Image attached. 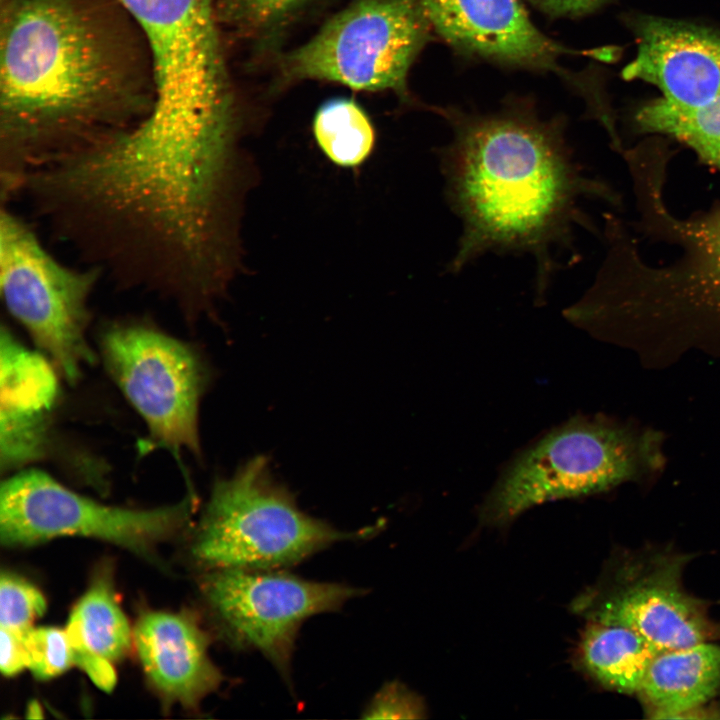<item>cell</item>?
Segmentation results:
<instances>
[{"label": "cell", "instance_id": "6da1fadb", "mask_svg": "<svg viewBox=\"0 0 720 720\" xmlns=\"http://www.w3.org/2000/svg\"><path fill=\"white\" fill-rule=\"evenodd\" d=\"M155 96L120 0H0V197L32 170L135 125Z\"/></svg>", "mask_w": 720, "mask_h": 720}, {"label": "cell", "instance_id": "7a4b0ae2", "mask_svg": "<svg viewBox=\"0 0 720 720\" xmlns=\"http://www.w3.org/2000/svg\"><path fill=\"white\" fill-rule=\"evenodd\" d=\"M437 112L452 128L438 153L447 199L462 224L448 271L460 272L488 252L525 253L542 298L559 255L573 248L576 226L590 224L582 200L617 205V195L583 173L561 119H541L521 103L488 115Z\"/></svg>", "mask_w": 720, "mask_h": 720}, {"label": "cell", "instance_id": "3957f363", "mask_svg": "<svg viewBox=\"0 0 720 720\" xmlns=\"http://www.w3.org/2000/svg\"><path fill=\"white\" fill-rule=\"evenodd\" d=\"M624 153L639 231L680 248V254L668 264L646 263L632 235L608 216L607 253L578 301L582 317L605 335L628 329L720 332V206L677 218L663 199L664 147L643 144Z\"/></svg>", "mask_w": 720, "mask_h": 720}, {"label": "cell", "instance_id": "277c9868", "mask_svg": "<svg viewBox=\"0 0 720 720\" xmlns=\"http://www.w3.org/2000/svg\"><path fill=\"white\" fill-rule=\"evenodd\" d=\"M377 528L346 532L306 514L273 480L266 458L258 456L215 482L190 554L205 572L285 569L333 543L366 538Z\"/></svg>", "mask_w": 720, "mask_h": 720}, {"label": "cell", "instance_id": "5b68a950", "mask_svg": "<svg viewBox=\"0 0 720 720\" xmlns=\"http://www.w3.org/2000/svg\"><path fill=\"white\" fill-rule=\"evenodd\" d=\"M662 463L654 432L603 420H575L545 435L504 470L483 519L505 524L533 506L605 491Z\"/></svg>", "mask_w": 720, "mask_h": 720}, {"label": "cell", "instance_id": "8992f818", "mask_svg": "<svg viewBox=\"0 0 720 720\" xmlns=\"http://www.w3.org/2000/svg\"><path fill=\"white\" fill-rule=\"evenodd\" d=\"M102 272L73 268L43 246L32 226L2 205L0 292L9 313L27 330L62 376L75 384L97 356L87 341L89 299Z\"/></svg>", "mask_w": 720, "mask_h": 720}, {"label": "cell", "instance_id": "52a82bcc", "mask_svg": "<svg viewBox=\"0 0 720 720\" xmlns=\"http://www.w3.org/2000/svg\"><path fill=\"white\" fill-rule=\"evenodd\" d=\"M197 499L155 508L112 506L78 494L39 469L17 472L1 484L0 542L31 547L60 537H85L122 547L153 561L159 544L191 524Z\"/></svg>", "mask_w": 720, "mask_h": 720}, {"label": "cell", "instance_id": "ba28073f", "mask_svg": "<svg viewBox=\"0 0 720 720\" xmlns=\"http://www.w3.org/2000/svg\"><path fill=\"white\" fill-rule=\"evenodd\" d=\"M99 350L106 371L145 422L151 443L199 457V406L209 378L200 353L145 320L108 323Z\"/></svg>", "mask_w": 720, "mask_h": 720}, {"label": "cell", "instance_id": "9c48e42d", "mask_svg": "<svg viewBox=\"0 0 720 720\" xmlns=\"http://www.w3.org/2000/svg\"><path fill=\"white\" fill-rule=\"evenodd\" d=\"M420 0H356L285 60L294 79L407 96V75L429 39Z\"/></svg>", "mask_w": 720, "mask_h": 720}, {"label": "cell", "instance_id": "30bf717a", "mask_svg": "<svg viewBox=\"0 0 720 720\" xmlns=\"http://www.w3.org/2000/svg\"><path fill=\"white\" fill-rule=\"evenodd\" d=\"M200 589L228 641L259 651L285 680L304 621L362 594L356 587L311 581L284 569L206 571Z\"/></svg>", "mask_w": 720, "mask_h": 720}, {"label": "cell", "instance_id": "8fae6325", "mask_svg": "<svg viewBox=\"0 0 720 720\" xmlns=\"http://www.w3.org/2000/svg\"><path fill=\"white\" fill-rule=\"evenodd\" d=\"M685 562L680 555L633 554L577 607L589 621L629 628L661 649L712 641L720 625L683 588Z\"/></svg>", "mask_w": 720, "mask_h": 720}, {"label": "cell", "instance_id": "7c38bea8", "mask_svg": "<svg viewBox=\"0 0 720 720\" xmlns=\"http://www.w3.org/2000/svg\"><path fill=\"white\" fill-rule=\"evenodd\" d=\"M431 27L458 51L499 64L554 72L577 83L560 59L577 54L540 32L518 0H420Z\"/></svg>", "mask_w": 720, "mask_h": 720}, {"label": "cell", "instance_id": "4fadbf2b", "mask_svg": "<svg viewBox=\"0 0 720 720\" xmlns=\"http://www.w3.org/2000/svg\"><path fill=\"white\" fill-rule=\"evenodd\" d=\"M635 58L626 80L657 86L668 105L690 110L720 94V32L682 21L642 16L634 23Z\"/></svg>", "mask_w": 720, "mask_h": 720}, {"label": "cell", "instance_id": "5bb4252c", "mask_svg": "<svg viewBox=\"0 0 720 720\" xmlns=\"http://www.w3.org/2000/svg\"><path fill=\"white\" fill-rule=\"evenodd\" d=\"M133 642L148 683L167 707L197 710L224 680L210 658L209 635L187 610L144 611Z\"/></svg>", "mask_w": 720, "mask_h": 720}, {"label": "cell", "instance_id": "9a60e30c", "mask_svg": "<svg viewBox=\"0 0 720 720\" xmlns=\"http://www.w3.org/2000/svg\"><path fill=\"white\" fill-rule=\"evenodd\" d=\"M720 690V645L711 641L665 649L650 663L638 691L654 717L679 718Z\"/></svg>", "mask_w": 720, "mask_h": 720}, {"label": "cell", "instance_id": "2e32d148", "mask_svg": "<svg viewBox=\"0 0 720 720\" xmlns=\"http://www.w3.org/2000/svg\"><path fill=\"white\" fill-rule=\"evenodd\" d=\"M74 652L88 653L113 664L133 642V631L116 596L112 568L102 564L74 604L65 628Z\"/></svg>", "mask_w": 720, "mask_h": 720}, {"label": "cell", "instance_id": "e0dca14e", "mask_svg": "<svg viewBox=\"0 0 720 720\" xmlns=\"http://www.w3.org/2000/svg\"><path fill=\"white\" fill-rule=\"evenodd\" d=\"M662 650L629 628L589 621L578 656L584 670L602 686L637 694L650 663Z\"/></svg>", "mask_w": 720, "mask_h": 720}, {"label": "cell", "instance_id": "ac0fdd59", "mask_svg": "<svg viewBox=\"0 0 720 720\" xmlns=\"http://www.w3.org/2000/svg\"><path fill=\"white\" fill-rule=\"evenodd\" d=\"M59 385L50 361L23 346L7 327L0 333V410L48 413Z\"/></svg>", "mask_w": 720, "mask_h": 720}, {"label": "cell", "instance_id": "d6986e66", "mask_svg": "<svg viewBox=\"0 0 720 720\" xmlns=\"http://www.w3.org/2000/svg\"><path fill=\"white\" fill-rule=\"evenodd\" d=\"M636 123L643 132L664 134L682 141L710 164L720 154V94L707 104L690 110L655 100L638 111Z\"/></svg>", "mask_w": 720, "mask_h": 720}, {"label": "cell", "instance_id": "ffe728a7", "mask_svg": "<svg viewBox=\"0 0 720 720\" xmlns=\"http://www.w3.org/2000/svg\"><path fill=\"white\" fill-rule=\"evenodd\" d=\"M313 131L322 151L340 166L359 165L374 145L369 118L350 99L337 98L324 103L314 117Z\"/></svg>", "mask_w": 720, "mask_h": 720}, {"label": "cell", "instance_id": "44dd1931", "mask_svg": "<svg viewBox=\"0 0 720 720\" xmlns=\"http://www.w3.org/2000/svg\"><path fill=\"white\" fill-rule=\"evenodd\" d=\"M47 414L0 410L1 472H12L47 455L51 443Z\"/></svg>", "mask_w": 720, "mask_h": 720}, {"label": "cell", "instance_id": "7402d4cb", "mask_svg": "<svg viewBox=\"0 0 720 720\" xmlns=\"http://www.w3.org/2000/svg\"><path fill=\"white\" fill-rule=\"evenodd\" d=\"M28 670L38 680H50L74 666V653L65 629L31 627L23 633Z\"/></svg>", "mask_w": 720, "mask_h": 720}, {"label": "cell", "instance_id": "603a6c76", "mask_svg": "<svg viewBox=\"0 0 720 720\" xmlns=\"http://www.w3.org/2000/svg\"><path fill=\"white\" fill-rule=\"evenodd\" d=\"M46 609V598L34 584L13 572H1L0 627L25 632Z\"/></svg>", "mask_w": 720, "mask_h": 720}, {"label": "cell", "instance_id": "cb8c5ba5", "mask_svg": "<svg viewBox=\"0 0 720 720\" xmlns=\"http://www.w3.org/2000/svg\"><path fill=\"white\" fill-rule=\"evenodd\" d=\"M220 20L244 27H266L292 12L304 0H215Z\"/></svg>", "mask_w": 720, "mask_h": 720}, {"label": "cell", "instance_id": "d4e9b609", "mask_svg": "<svg viewBox=\"0 0 720 720\" xmlns=\"http://www.w3.org/2000/svg\"><path fill=\"white\" fill-rule=\"evenodd\" d=\"M422 699L399 682L386 683L363 711L365 719H421L425 717Z\"/></svg>", "mask_w": 720, "mask_h": 720}, {"label": "cell", "instance_id": "484cf974", "mask_svg": "<svg viewBox=\"0 0 720 720\" xmlns=\"http://www.w3.org/2000/svg\"><path fill=\"white\" fill-rule=\"evenodd\" d=\"M23 633L0 628V671L6 677H13L28 669V653Z\"/></svg>", "mask_w": 720, "mask_h": 720}, {"label": "cell", "instance_id": "4316f807", "mask_svg": "<svg viewBox=\"0 0 720 720\" xmlns=\"http://www.w3.org/2000/svg\"><path fill=\"white\" fill-rule=\"evenodd\" d=\"M551 16L578 17L593 12L608 0H532Z\"/></svg>", "mask_w": 720, "mask_h": 720}, {"label": "cell", "instance_id": "83f0119b", "mask_svg": "<svg viewBox=\"0 0 720 720\" xmlns=\"http://www.w3.org/2000/svg\"><path fill=\"white\" fill-rule=\"evenodd\" d=\"M711 164H713L720 170V154L713 160V162Z\"/></svg>", "mask_w": 720, "mask_h": 720}]
</instances>
